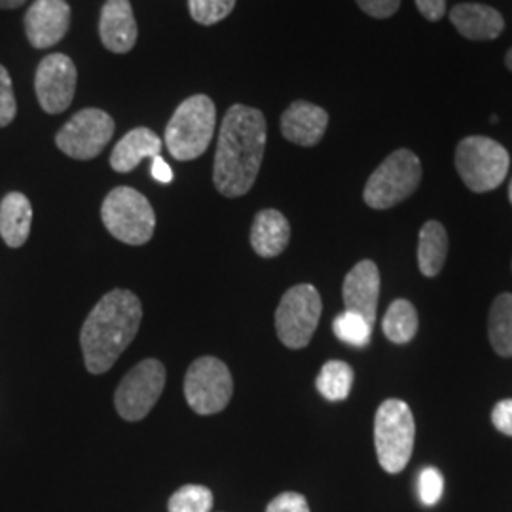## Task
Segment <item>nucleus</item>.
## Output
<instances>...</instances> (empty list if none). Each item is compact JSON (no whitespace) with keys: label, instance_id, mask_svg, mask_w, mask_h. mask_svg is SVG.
Returning <instances> with one entry per match:
<instances>
[{"label":"nucleus","instance_id":"1","mask_svg":"<svg viewBox=\"0 0 512 512\" xmlns=\"http://www.w3.org/2000/svg\"><path fill=\"white\" fill-rule=\"evenodd\" d=\"M268 141L262 110L234 105L220 126L213 181L226 198L245 196L255 184Z\"/></svg>","mask_w":512,"mask_h":512},{"label":"nucleus","instance_id":"2","mask_svg":"<svg viewBox=\"0 0 512 512\" xmlns=\"http://www.w3.org/2000/svg\"><path fill=\"white\" fill-rule=\"evenodd\" d=\"M143 321L141 300L124 289L105 294L80 330L84 363L92 374H105L135 340Z\"/></svg>","mask_w":512,"mask_h":512},{"label":"nucleus","instance_id":"3","mask_svg":"<svg viewBox=\"0 0 512 512\" xmlns=\"http://www.w3.org/2000/svg\"><path fill=\"white\" fill-rule=\"evenodd\" d=\"M217 128V107L211 97L198 93L175 110L165 128V145L179 162L200 158L209 148Z\"/></svg>","mask_w":512,"mask_h":512},{"label":"nucleus","instance_id":"4","mask_svg":"<svg viewBox=\"0 0 512 512\" xmlns=\"http://www.w3.org/2000/svg\"><path fill=\"white\" fill-rule=\"evenodd\" d=\"M416 421L401 399H387L374 418V446L385 473L399 475L414 452Z\"/></svg>","mask_w":512,"mask_h":512},{"label":"nucleus","instance_id":"5","mask_svg":"<svg viewBox=\"0 0 512 512\" xmlns=\"http://www.w3.org/2000/svg\"><path fill=\"white\" fill-rule=\"evenodd\" d=\"M421 175L420 158L412 150L399 148L391 152L366 181L363 192L366 205L376 211L399 205L418 190Z\"/></svg>","mask_w":512,"mask_h":512},{"label":"nucleus","instance_id":"6","mask_svg":"<svg viewBox=\"0 0 512 512\" xmlns=\"http://www.w3.org/2000/svg\"><path fill=\"white\" fill-rule=\"evenodd\" d=\"M511 156L507 148L490 137H465L456 148V169L463 184L476 194L501 186L509 175Z\"/></svg>","mask_w":512,"mask_h":512},{"label":"nucleus","instance_id":"7","mask_svg":"<svg viewBox=\"0 0 512 512\" xmlns=\"http://www.w3.org/2000/svg\"><path fill=\"white\" fill-rule=\"evenodd\" d=\"M101 219L110 236L128 243L145 245L156 228V213L147 198L129 186H118L105 198Z\"/></svg>","mask_w":512,"mask_h":512},{"label":"nucleus","instance_id":"8","mask_svg":"<svg viewBox=\"0 0 512 512\" xmlns=\"http://www.w3.org/2000/svg\"><path fill=\"white\" fill-rule=\"evenodd\" d=\"M323 311L321 294L313 285H296L283 294L275 311L277 338L289 349L306 348Z\"/></svg>","mask_w":512,"mask_h":512},{"label":"nucleus","instance_id":"9","mask_svg":"<svg viewBox=\"0 0 512 512\" xmlns=\"http://www.w3.org/2000/svg\"><path fill=\"white\" fill-rule=\"evenodd\" d=\"M232 395V374L217 357H200L188 368L184 376V397L196 414L211 416L222 412Z\"/></svg>","mask_w":512,"mask_h":512},{"label":"nucleus","instance_id":"10","mask_svg":"<svg viewBox=\"0 0 512 512\" xmlns=\"http://www.w3.org/2000/svg\"><path fill=\"white\" fill-rule=\"evenodd\" d=\"M165 385V366L156 359L141 361L122 378L114 393L118 414L128 421L147 418Z\"/></svg>","mask_w":512,"mask_h":512},{"label":"nucleus","instance_id":"11","mask_svg":"<svg viewBox=\"0 0 512 512\" xmlns=\"http://www.w3.org/2000/svg\"><path fill=\"white\" fill-rule=\"evenodd\" d=\"M114 135L112 116L101 109H84L59 129L55 145L74 160H93L103 152Z\"/></svg>","mask_w":512,"mask_h":512},{"label":"nucleus","instance_id":"12","mask_svg":"<svg viewBox=\"0 0 512 512\" xmlns=\"http://www.w3.org/2000/svg\"><path fill=\"white\" fill-rule=\"evenodd\" d=\"M76 67L65 54L46 55L35 74L38 103L48 114H61L71 107L76 92Z\"/></svg>","mask_w":512,"mask_h":512},{"label":"nucleus","instance_id":"13","mask_svg":"<svg viewBox=\"0 0 512 512\" xmlns=\"http://www.w3.org/2000/svg\"><path fill=\"white\" fill-rule=\"evenodd\" d=\"M71 27V6L67 0H35L25 14V35L37 50L61 42Z\"/></svg>","mask_w":512,"mask_h":512},{"label":"nucleus","instance_id":"14","mask_svg":"<svg viewBox=\"0 0 512 512\" xmlns=\"http://www.w3.org/2000/svg\"><path fill=\"white\" fill-rule=\"evenodd\" d=\"M342 294L346 311L357 313L368 325H374L380 298V270L376 262L361 260L355 264L344 279Z\"/></svg>","mask_w":512,"mask_h":512},{"label":"nucleus","instance_id":"15","mask_svg":"<svg viewBox=\"0 0 512 512\" xmlns=\"http://www.w3.org/2000/svg\"><path fill=\"white\" fill-rule=\"evenodd\" d=\"M137 21L129 0H107L99 19V37L112 54H128L137 42Z\"/></svg>","mask_w":512,"mask_h":512},{"label":"nucleus","instance_id":"16","mask_svg":"<svg viewBox=\"0 0 512 512\" xmlns=\"http://www.w3.org/2000/svg\"><path fill=\"white\" fill-rule=\"evenodd\" d=\"M329 126L327 110L308 103L294 101L281 116V133L298 147H315L321 143Z\"/></svg>","mask_w":512,"mask_h":512},{"label":"nucleus","instance_id":"17","mask_svg":"<svg viewBox=\"0 0 512 512\" xmlns=\"http://www.w3.org/2000/svg\"><path fill=\"white\" fill-rule=\"evenodd\" d=\"M450 19L461 37L469 40H494L505 29L503 16L486 4L463 2L452 8Z\"/></svg>","mask_w":512,"mask_h":512},{"label":"nucleus","instance_id":"18","mask_svg":"<svg viewBox=\"0 0 512 512\" xmlns=\"http://www.w3.org/2000/svg\"><path fill=\"white\" fill-rule=\"evenodd\" d=\"M162 139L152 129L135 128L126 133L110 154V167L118 173H129L145 158L160 156Z\"/></svg>","mask_w":512,"mask_h":512},{"label":"nucleus","instance_id":"19","mask_svg":"<svg viewBox=\"0 0 512 512\" xmlns=\"http://www.w3.org/2000/svg\"><path fill=\"white\" fill-rule=\"evenodd\" d=\"M291 241V224L283 213L275 209H264L255 217L251 228V245L262 258L279 256Z\"/></svg>","mask_w":512,"mask_h":512},{"label":"nucleus","instance_id":"20","mask_svg":"<svg viewBox=\"0 0 512 512\" xmlns=\"http://www.w3.org/2000/svg\"><path fill=\"white\" fill-rule=\"evenodd\" d=\"M33 207L21 192H10L0 202V236L12 249L25 245L31 234Z\"/></svg>","mask_w":512,"mask_h":512},{"label":"nucleus","instance_id":"21","mask_svg":"<svg viewBox=\"0 0 512 512\" xmlns=\"http://www.w3.org/2000/svg\"><path fill=\"white\" fill-rule=\"evenodd\" d=\"M448 234L439 220H427L420 230L418 266L425 277H437L448 258Z\"/></svg>","mask_w":512,"mask_h":512},{"label":"nucleus","instance_id":"22","mask_svg":"<svg viewBox=\"0 0 512 512\" xmlns=\"http://www.w3.org/2000/svg\"><path fill=\"white\" fill-rule=\"evenodd\" d=\"M490 344L499 357H512V294H499L488 317Z\"/></svg>","mask_w":512,"mask_h":512},{"label":"nucleus","instance_id":"23","mask_svg":"<svg viewBox=\"0 0 512 512\" xmlns=\"http://www.w3.org/2000/svg\"><path fill=\"white\" fill-rule=\"evenodd\" d=\"M382 327H384L387 340H391L393 344L412 342L414 336L418 334V327H420L418 311L414 308V304L403 300V298L395 300L385 311Z\"/></svg>","mask_w":512,"mask_h":512},{"label":"nucleus","instance_id":"24","mask_svg":"<svg viewBox=\"0 0 512 512\" xmlns=\"http://www.w3.org/2000/svg\"><path fill=\"white\" fill-rule=\"evenodd\" d=\"M353 380H355V372L348 363L329 361L321 368V372L315 380V385L327 401H346Z\"/></svg>","mask_w":512,"mask_h":512},{"label":"nucleus","instance_id":"25","mask_svg":"<svg viewBox=\"0 0 512 512\" xmlns=\"http://www.w3.org/2000/svg\"><path fill=\"white\" fill-rule=\"evenodd\" d=\"M332 330L338 336V340L346 342L349 346H355V348H365L370 342L372 325H368L361 315L344 311L342 315H338L334 319Z\"/></svg>","mask_w":512,"mask_h":512},{"label":"nucleus","instance_id":"26","mask_svg":"<svg viewBox=\"0 0 512 512\" xmlns=\"http://www.w3.org/2000/svg\"><path fill=\"white\" fill-rule=\"evenodd\" d=\"M167 509L169 512H211L213 494L205 486L188 484L171 495Z\"/></svg>","mask_w":512,"mask_h":512},{"label":"nucleus","instance_id":"27","mask_svg":"<svg viewBox=\"0 0 512 512\" xmlns=\"http://www.w3.org/2000/svg\"><path fill=\"white\" fill-rule=\"evenodd\" d=\"M236 8V0H188V10L200 25H215L228 18Z\"/></svg>","mask_w":512,"mask_h":512},{"label":"nucleus","instance_id":"28","mask_svg":"<svg viewBox=\"0 0 512 512\" xmlns=\"http://www.w3.org/2000/svg\"><path fill=\"white\" fill-rule=\"evenodd\" d=\"M16 114H18V103H16V95H14L12 78L6 71V67L0 65V128L10 126L16 118Z\"/></svg>","mask_w":512,"mask_h":512},{"label":"nucleus","instance_id":"29","mask_svg":"<svg viewBox=\"0 0 512 512\" xmlns=\"http://www.w3.org/2000/svg\"><path fill=\"white\" fill-rule=\"evenodd\" d=\"M444 490V478L440 475L439 469L427 467L423 469L420 475V497L425 505H435L439 503Z\"/></svg>","mask_w":512,"mask_h":512},{"label":"nucleus","instance_id":"30","mask_svg":"<svg viewBox=\"0 0 512 512\" xmlns=\"http://www.w3.org/2000/svg\"><path fill=\"white\" fill-rule=\"evenodd\" d=\"M266 512H310V505L304 495L285 492L270 501Z\"/></svg>","mask_w":512,"mask_h":512},{"label":"nucleus","instance_id":"31","mask_svg":"<svg viewBox=\"0 0 512 512\" xmlns=\"http://www.w3.org/2000/svg\"><path fill=\"white\" fill-rule=\"evenodd\" d=\"M357 6L370 18L387 19L401 8V0H355Z\"/></svg>","mask_w":512,"mask_h":512},{"label":"nucleus","instance_id":"32","mask_svg":"<svg viewBox=\"0 0 512 512\" xmlns=\"http://www.w3.org/2000/svg\"><path fill=\"white\" fill-rule=\"evenodd\" d=\"M492 423L499 433L512 437V399H503L495 404Z\"/></svg>","mask_w":512,"mask_h":512},{"label":"nucleus","instance_id":"33","mask_svg":"<svg viewBox=\"0 0 512 512\" xmlns=\"http://www.w3.org/2000/svg\"><path fill=\"white\" fill-rule=\"evenodd\" d=\"M421 16L429 21H440L446 14V0H416Z\"/></svg>","mask_w":512,"mask_h":512},{"label":"nucleus","instance_id":"34","mask_svg":"<svg viewBox=\"0 0 512 512\" xmlns=\"http://www.w3.org/2000/svg\"><path fill=\"white\" fill-rule=\"evenodd\" d=\"M150 173H152V177H154L158 183L167 184L173 181V171H171V167L167 165V162H165L162 156H154V158H152Z\"/></svg>","mask_w":512,"mask_h":512},{"label":"nucleus","instance_id":"35","mask_svg":"<svg viewBox=\"0 0 512 512\" xmlns=\"http://www.w3.org/2000/svg\"><path fill=\"white\" fill-rule=\"evenodd\" d=\"M27 0H0V10H16L23 6Z\"/></svg>","mask_w":512,"mask_h":512},{"label":"nucleus","instance_id":"36","mask_svg":"<svg viewBox=\"0 0 512 512\" xmlns=\"http://www.w3.org/2000/svg\"><path fill=\"white\" fill-rule=\"evenodd\" d=\"M505 65H507L509 71H512V48L507 52V55H505Z\"/></svg>","mask_w":512,"mask_h":512},{"label":"nucleus","instance_id":"37","mask_svg":"<svg viewBox=\"0 0 512 512\" xmlns=\"http://www.w3.org/2000/svg\"><path fill=\"white\" fill-rule=\"evenodd\" d=\"M509 202H511L512 205V181L511 184H509Z\"/></svg>","mask_w":512,"mask_h":512}]
</instances>
